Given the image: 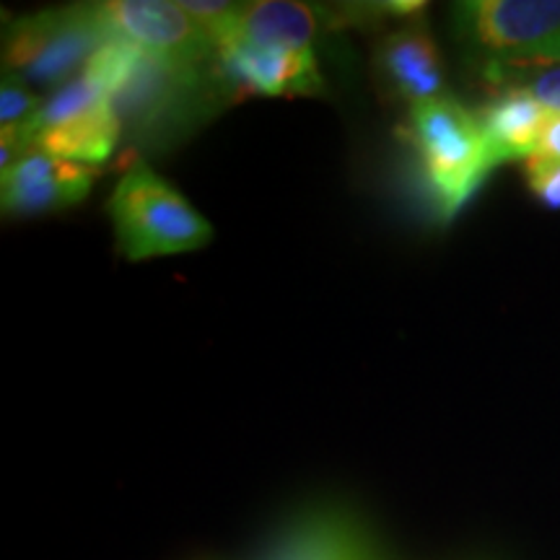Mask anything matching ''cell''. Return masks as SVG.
<instances>
[{"label":"cell","instance_id":"e0dca14e","mask_svg":"<svg viewBox=\"0 0 560 560\" xmlns=\"http://www.w3.org/2000/svg\"><path fill=\"white\" fill-rule=\"evenodd\" d=\"M535 156L548 159V161H560V115H556V112H550L548 122H545L540 145H537Z\"/></svg>","mask_w":560,"mask_h":560},{"label":"cell","instance_id":"5bb4252c","mask_svg":"<svg viewBox=\"0 0 560 560\" xmlns=\"http://www.w3.org/2000/svg\"><path fill=\"white\" fill-rule=\"evenodd\" d=\"M499 86H520L524 91H529L545 109L560 115V62L514 70V73H509Z\"/></svg>","mask_w":560,"mask_h":560},{"label":"cell","instance_id":"2e32d148","mask_svg":"<svg viewBox=\"0 0 560 560\" xmlns=\"http://www.w3.org/2000/svg\"><path fill=\"white\" fill-rule=\"evenodd\" d=\"M527 185L529 192L545 208L560 210V161L529 159L527 161Z\"/></svg>","mask_w":560,"mask_h":560},{"label":"cell","instance_id":"ac0fdd59","mask_svg":"<svg viewBox=\"0 0 560 560\" xmlns=\"http://www.w3.org/2000/svg\"><path fill=\"white\" fill-rule=\"evenodd\" d=\"M369 560H376V556H371V558H369Z\"/></svg>","mask_w":560,"mask_h":560},{"label":"cell","instance_id":"5b68a950","mask_svg":"<svg viewBox=\"0 0 560 560\" xmlns=\"http://www.w3.org/2000/svg\"><path fill=\"white\" fill-rule=\"evenodd\" d=\"M100 16L109 37L128 39L153 58L200 70L215 60L213 42L174 0H107Z\"/></svg>","mask_w":560,"mask_h":560},{"label":"cell","instance_id":"8992f818","mask_svg":"<svg viewBox=\"0 0 560 560\" xmlns=\"http://www.w3.org/2000/svg\"><path fill=\"white\" fill-rule=\"evenodd\" d=\"M215 73L229 94L312 96L325 89L312 50L226 45L215 50Z\"/></svg>","mask_w":560,"mask_h":560},{"label":"cell","instance_id":"9a60e30c","mask_svg":"<svg viewBox=\"0 0 560 560\" xmlns=\"http://www.w3.org/2000/svg\"><path fill=\"white\" fill-rule=\"evenodd\" d=\"M39 107L42 100L32 94L30 83L13 73H3V83H0V122H3V128L30 122Z\"/></svg>","mask_w":560,"mask_h":560},{"label":"cell","instance_id":"3957f363","mask_svg":"<svg viewBox=\"0 0 560 560\" xmlns=\"http://www.w3.org/2000/svg\"><path fill=\"white\" fill-rule=\"evenodd\" d=\"M408 140L423 164L433 202L444 219H454L493 172L478 117L452 96H441L410 109Z\"/></svg>","mask_w":560,"mask_h":560},{"label":"cell","instance_id":"4fadbf2b","mask_svg":"<svg viewBox=\"0 0 560 560\" xmlns=\"http://www.w3.org/2000/svg\"><path fill=\"white\" fill-rule=\"evenodd\" d=\"M140 58H143L140 47L130 45L128 39L112 37L91 55L86 68H83V75H89L112 100L130 81V75L136 73Z\"/></svg>","mask_w":560,"mask_h":560},{"label":"cell","instance_id":"ba28073f","mask_svg":"<svg viewBox=\"0 0 560 560\" xmlns=\"http://www.w3.org/2000/svg\"><path fill=\"white\" fill-rule=\"evenodd\" d=\"M374 70L382 89L395 100L410 104V109L446 96L439 47L429 30L420 24L389 32L376 47Z\"/></svg>","mask_w":560,"mask_h":560},{"label":"cell","instance_id":"9c48e42d","mask_svg":"<svg viewBox=\"0 0 560 560\" xmlns=\"http://www.w3.org/2000/svg\"><path fill=\"white\" fill-rule=\"evenodd\" d=\"M548 117L550 112L529 91L520 86L501 89L478 115L493 170L509 161L535 156Z\"/></svg>","mask_w":560,"mask_h":560},{"label":"cell","instance_id":"7c38bea8","mask_svg":"<svg viewBox=\"0 0 560 560\" xmlns=\"http://www.w3.org/2000/svg\"><path fill=\"white\" fill-rule=\"evenodd\" d=\"M120 136V117H117L112 102H104L102 107L91 109L75 120L55 125V128L42 132L34 149L83 166H96L115 153Z\"/></svg>","mask_w":560,"mask_h":560},{"label":"cell","instance_id":"8fae6325","mask_svg":"<svg viewBox=\"0 0 560 560\" xmlns=\"http://www.w3.org/2000/svg\"><path fill=\"white\" fill-rule=\"evenodd\" d=\"M325 13L314 11L306 3H293V0L242 3L234 30L221 47L249 45L272 47V50H312V42L317 37Z\"/></svg>","mask_w":560,"mask_h":560},{"label":"cell","instance_id":"7a4b0ae2","mask_svg":"<svg viewBox=\"0 0 560 560\" xmlns=\"http://www.w3.org/2000/svg\"><path fill=\"white\" fill-rule=\"evenodd\" d=\"M117 249L130 262L202 249L213 229L145 161H132L107 202Z\"/></svg>","mask_w":560,"mask_h":560},{"label":"cell","instance_id":"52a82bcc","mask_svg":"<svg viewBox=\"0 0 560 560\" xmlns=\"http://www.w3.org/2000/svg\"><path fill=\"white\" fill-rule=\"evenodd\" d=\"M96 179L94 166L75 164L32 149L0 179L3 213L16 219L58 213L86 198Z\"/></svg>","mask_w":560,"mask_h":560},{"label":"cell","instance_id":"277c9868","mask_svg":"<svg viewBox=\"0 0 560 560\" xmlns=\"http://www.w3.org/2000/svg\"><path fill=\"white\" fill-rule=\"evenodd\" d=\"M112 39L100 3L39 11L13 21L5 32L3 73L37 86H66L75 68H86L104 42Z\"/></svg>","mask_w":560,"mask_h":560},{"label":"cell","instance_id":"6da1fadb","mask_svg":"<svg viewBox=\"0 0 560 560\" xmlns=\"http://www.w3.org/2000/svg\"><path fill=\"white\" fill-rule=\"evenodd\" d=\"M452 30L490 83L560 62V0H467L452 5Z\"/></svg>","mask_w":560,"mask_h":560},{"label":"cell","instance_id":"30bf717a","mask_svg":"<svg viewBox=\"0 0 560 560\" xmlns=\"http://www.w3.org/2000/svg\"><path fill=\"white\" fill-rule=\"evenodd\" d=\"M374 550L359 524L342 511L319 509L293 522L265 560H369Z\"/></svg>","mask_w":560,"mask_h":560}]
</instances>
